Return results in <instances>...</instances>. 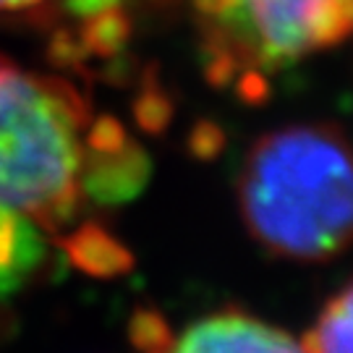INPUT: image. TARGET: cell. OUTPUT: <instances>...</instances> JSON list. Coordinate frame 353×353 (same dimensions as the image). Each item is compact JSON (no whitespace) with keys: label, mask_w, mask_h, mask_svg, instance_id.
<instances>
[{"label":"cell","mask_w":353,"mask_h":353,"mask_svg":"<svg viewBox=\"0 0 353 353\" xmlns=\"http://www.w3.org/2000/svg\"><path fill=\"white\" fill-rule=\"evenodd\" d=\"M303 345L309 353H353V283L322 306Z\"/></svg>","instance_id":"5"},{"label":"cell","mask_w":353,"mask_h":353,"mask_svg":"<svg viewBox=\"0 0 353 353\" xmlns=\"http://www.w3.org/2000/svg\"><path fill=\"white\" fill-rule=\"evenodd\" d=\"M239 207L270 254L327 262L353 243V147L327 123L270 131L243 157Z\"/></svg>","instance_id":"2"},{"label":"cell","mask_w":353,"mask_h":353,"mask_svg":"<svg viewBox=\"0 0 353 353\" xmlns=\"http://www.w3.org/2000/svg\"><path fill=\"white\" fill-rule=\"evenodd\" d=\"M204 71L217 87L254 100L272 76L341 45L353 32V0H183Z\"/></svg>","instance_id":"3"},{"label":"cell","mask_w":353,"mask_h":353,"mask_svg":"<svg viewBox=\"0 0 353 353\" xmlns=\"http://www.w3.org/2000/svg\"><path fill=\"white\" fill-rule=\"evenodd\" d=\"M139 181L141 150L118 121L74 81L0 55V212L55 236L87 272L113 275L128 256L84 217Z\"/></svg>","instance_id":"1"},{"label":"cell","mask_w":353,"mask_h":353,"mask_svg":"<svg viewBox=\"0 0 353 353\" xmlns=\"http://www.w3.org/2000/svg\"><path fill=\"white\" fill-rule=\"evenodd\" d=\"M128 335L137 353H309L285 330L241 309H220L178 330L163 314L139 309Z\"/></svg>","instance_id":"4"},{"label":"cell","mask_w":353,"mask_h":353,"mask_svg":"<svg viewBox=\"0 0 353 353\" xmlns=\"http://www.w3.org/2000/svg\"><path fill=\"white\" fill-rule=\"evenodd\" d=\"M45 0H0V13H21L34 11Z\"/></svg>","instance_id":"6"}]
</instances>
